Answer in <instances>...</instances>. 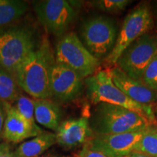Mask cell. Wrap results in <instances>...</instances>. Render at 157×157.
Instances as JSON below:
<instances>
[{"label": "cell", "instance_id": "10", "mask_svg": "<svg viewBox=\"0 0 157 157\" xmlns=\"http://www.w3.org/2000/svg\"><path fill=\"white\" fill-rule=\"evenodd\" d=\"M147 129L119 134H95L84 145L108 157H128L135 151Z\"/></svg>", "mask_w": 157, "mask_h": 157}, {"label": "cell", "instance_id": "3", "mask_svg": "<svg viewBox=\"0 0 157 157\" xmlns=\"http://www.w3.org/2000/svg\"><path fill=\"white\" fill-rule=\"evenodd\" d=\"M87 98L92 103H108L118 105L148 118L154 126L157 119L153 105H142L133 101L124 94L112 81L109 69L98 71L84 79Z\"/></svg>", "mask_w": 157, "mask_h": 157}, {"label": "cell", "instance_id": "23", "mask_svg": "<svg viewBox=\"0 0 157 157\" xmlns=\"http://www.w3.org/2000/svg\"><path fill=\"white\" fill-rule=\"evenodd\" d=\"M74 156L75 157H108L107 156H105V155H104L101 152L89 148L87 146H86L85 145L83 146L82 150Z\"/></svg>", "mask_w": 157, "mask_h": 157}, {"label": "cell", "instance_id": "14", "mask_svg": "<svg viewBox=\"0 0 157 157\" xmlns=\"http://www.w3.org/2000/svg\"><path fill=\"white\" fill-rule=\"evenodd\" d=\"M7 105V115L4 124L2 137L7 142L20 143L31 137H36L43 132L31 126L19 114L15 108L8 103Z\"/></svg>", "mask_w": 157, "mask_h": 157}, {"label": "cell", "instance_id": "5", "mask_svg": "<svg viewBox=\"0 0 157 157\" xmlns=\"http://www.w3.org/2000/svg\"><path fill=\"white\" fill-rule=\"evenodd\" d=\"M55 61L73 70L86 78L98 71L100 60L86 49L78 35L68 32L57 42L54 50Z\"/></svg>", "mask_w": 157, "mask_h": 157}, {"label": "cell", "instance_id": "8", "mask_svg": "<svg viewBox=\"0 0 157 157\" xmlns=\"http://www.w3.org/2000/svg\"><path fill=\"white\" fill-rule=\"evenodd\" d=\"M156 54L157 36L147 33L124 50L116 66L129 77L140 80L145 69Z\"/></svg>", "mask_w": 157, "mask_h": 157}, {"label": "cell", "instance_id": "16", "mask_svg": "<svg viewBox=\"0 0 157 157\" xmlns=\"http://www.w3.org/2000/svg\"><path fill=\"white\" fill-rule=\"evenodd\" d=\"M56 143V133L43 132L32 140L23 143L14 151L15 157H39Z\"/></svg>", "mask_w": 157, "mask_h": 157}, {"label": "cell", "instance_id": "25", "mask_svg": "<svg viewBox=\"0 0 157 157\" xmlns=\"http://www.w3.org/2000/svg\"><path fill=\"white\" fill-rule=\"evenodd\" d=\"M0 157H15L14 153L11 152L7 143L0 145Z\"/></svg>", "mask_w": 157, "mask_h": 157}, {"label": "cell", "instance_id": "31", "mask_svg": "<svg viewBox=\"0 0 157 157\" xmlns=\"http://www.w3.org/2000/svg\"><path fill=\"white\" fill-rule=\"evenodd\" d=\"M2 31H0V33H1V32H2Z\"/></svg>", "mask_w": 157, "mask_h": 157}, {"label": "cell", "instance_id": "19", "mask_svg": "<svg viewBox=\"0 0 157 157\" xmlns=\"http://www.w3.org/2000/svg\"><path fill=\"white\" fill-rule=\"evenodd\" d=\"M12 105L31 127L39 130H42V129L36 125L35 121L34 99H31L21 93Z\"/></svg>", "mask_w": 157, "mask_h": 157}, {"label": "cell", "instance_id": "1", "mask_svg": "<svg viewBox=\"0 0 157 157\" xmlns=\"http://www.w3.org/2000/svg\"><path fill=\"white\" fill-rule=\"evenodd\" d=\"M54 63V51L48 37L44 36L15 74L19 87L34 99L50 98V71Z\"/></svg>", "mask_w": 157, "mask_h": 157}, {"label": "cell", "instance_id": "4", "mask_svg": "<svg viewBox=\"0 0 157 157\" xmlns=\"http://www.w3.org/2000/svg\"><path fill=\"white\" fill-rule=\"evenodd\" d=\"M35 32L26 26H14L0 33V67L15 77L17 69L37 48Z\"/></svg>", "mask_w": 157, "mask_h": 157}, {"label": "cell", "instance_id": "17", "mask_svg": "<svg viewBox=\"0 0 157 157\" xmlns=\"http://www.w3.org/2000/svg\"><path fill=\"white\" fill-rule=\"evenodd\" d=\"M29 5L19 0H0V31L15 23L28 11Z\"/></svg>", "mask_w": 157, "mask_h": 157}, {"label": "cell", "instance_id": "27", "mask_svg": "<svg viewBox=\"0 0 157 157\" xmlns=\"http://www.w3.org/2000/svg\"><path fill=\"white\" fill-rule=\"evenodd\" d=\"M128 157H149V156H147V155L141 154V153L134 151L132 154L130 155V156H128Z\"/></svg>", "mask_w": 157, "mask_h": 157}, {"label": "cell", "instance_id": "12", "mask_svg": "<svg viewBox=\"0 0 157 157\" xmlns=\"http://www.w3.org/2000/svg\"><path fill=\"white\" fill-rule=\"evenodd\" d=\"M89 117H82L61 121L56 131V143L66 149L86 144L93 137Z\"/></svg>", "mask_w": 157, "mask_h": 157}, {"label": "cell", "instance_id": "30", "mask_svg": "<svg viewBox=\"0 0 157 157\" xmlns=\"http://www.w3.org/2000/svg\"><path fill=\"white\" fill-rule=\"evenodd\" d=\"M154 127H155V129H156V130L157 131V124H156V126H155Z\"/></svg>", "mask_w": 157, "mask_h": 157}, {"label": "cell", "instance_id": "26", "mask_svg": "<svg viewBox=\"0 0 157 157\" xmlns=\"http://www.w3.org/2000/svg\"><path fill=\"white\" fill-rule=\"evenodd\" d=\"M152 14H153V18H154V25L157 29V6L154 8V11L152 12Z\"/></svg>", "mask_w": 157, "mask_h": 157}, {"label": "cell", "instance_id": "28", "mask_svg": "<svg viewBox=\"0 0 157 157\" xmlns=\"http://www.w3.org/2000/svg\"><path fill=\"white\" fill-rule=\"evenodd\" d=\"M39 157H75V156H54V155H48V156H42Z\"/></svg>", "mask_w": 157, "mask_h": 157}, {"label": "cell", "instance_id": "18", "mask_svg": "<svg viewBox=\"0 0 157 157\" xmlns=\"http://www.w3.org/2000/svg\"><path fill=\"white\" fill-rule=\"evenodd\" d=\"M20 90L14 76L0 67V100L12 105L21 94Z\"/></svg>", "mask_w": 157, "mask_h": 157}, {"label": "cell", "instance_id": "15", "mask_svg": "<svg viewBox=\"0 0 157 157\" xmlns=\"http://www.w3.org/2000/svg\"><path fill=\"white\" fill-rule=\"evenodd\" d=\"M34 117L39 124L56 131L61 123L62 111L58 104L49 99H34Z\"/></svg>", "mask_w": 157, "mask_h": 157}, {"label": "cell", "instance_id": "6", "mask_svg": "<svg viewBox=\"0 0 157 157\" xmlns=\"http://www.w3.org/2000/svg\"><path fill=\"white\" fill-rule=\"evenodd\" d=\"M117 28L112 19L106 16H94L82 23L78 38L86 49L101 61L105 60L114 48Z\"/></svg>", "mask_w": 157, "mask_h": 157}, {"label": "cell", "instance_id": "29", "mask_svg": "<svg viewBox=\"0 0 157 157\" xmlns=\"http://www.w3.org/2000/svg\"><path fill=\"white\" fill-rule=\"evenodd\" d=\"M154 113H156V114L157 115V106H156V111H154Z\"/></svg>", "mask_w": 157, "mask_h": 157}, {"label": "cell", "instance_id": "20", "mask_svg": "<svg viewBox=\"0 0 157 157\" xmlns=\"http://www.w3.org/2000/svg\"><path fill=\"white\" fill-rule=\"evenodd\" d=\"M135 151L149 157H157V131L155 127H151L147 129L135 147Z\"/></svg>", "mask_w": 157, "mask_h": 157}, {"label": "cell", "instance_id": "13", "mask_svg": "<svg viewBox=\"0 0 157 157\" xmlns=\"http://www.w3.org/2000/svg\"><path fill=\"white\" fill-rule=\"evenodd\" d=\"M109 71L115 85L133 101L149 105L157 103V92L149 89L142 81L129 77L117 66L109 68Z\"/></svg>", "mask_w": 157, "mask_h": 157}, {"label": "cell", "instance_id": "11", "mask_svg": "<svg viewBox=\"0 0 157 157\" xmlns=\"http://www.w3.org/2000/svg\"><path fill=\"white\" fill-rule=\"evenodd\" d=\"M84 78L61 64L55 63L50 71L51 96L63 103L71 102L82 95Z\"/></svg>", "mask_w": 157, "mask_h": 157}, {"label": "cell", "instance_id": "2", "mask_svg": "<svg viewBox=\"0 0 157 157\" xmlns=\"http://www.w3.org/2000/svg\"><path fill=\"white\" fill-rule=\"evenodd\" d=\"M89 121L90 128L96 135L137 132L154 126L144 116L125 108L104 103L96 105Z\"/></svg>", "mask_w": 157, "mask_h": 157}, {"label": "cell", "instance_id": "9", "mask_svg": "<svg viewBox=\"0 0 157 157\" xmlns=\"http://www.w3.org/2000/svg\"><path fill=\"white\" fill-rule=\"evenodd\" d=\"M34 11L48 34L60 38L76 20L75 8L65 0H43L35 3Z\"/></svg>", "mask_w": 157, "mask_h": 157}, {"label": "cell", "instance_id": "22", "mask_svg": "<svg viewBox=\"0 0 157 157\" xmlns=\"http://www.w3.org/2000/svg\"><path fill=\"white\" fill-rule=\"evenodd\" d=\"M140 80L149 89L157 92V54L145 69Z\"/></svg>", "mask_w": 157, "mask_h": 157}, {"label": "cell", "instance_id": "24", "mask_svg": "<svg viewBox=\"0 0 157 157\" xmlns=\"http://www.w3.org/2000/svg\"><path fill=\"white\" fill-rule=\"evenodd\" d=\"M5 102L2 101L0 100V138L2 137L4 124L6 119V115H7V105H6Z\"/></svg>", "mask_w": 157, "mask_h": 157}, {"label": "cell", "instance_id": "7", "mask_svg": "<svg viewBox=\"0 0 157 157\" xmlns=\"http://www.w3.org/2000/svg\"><path fill=\"white\" fill-rule=\"evenodd\" d=\"M154 26V18L150 6L146 2L139 4L124 20L114 48L105 60L106 63L109 66L115 65L118 58L129 44L148 33Z\"/></svg>", "mask_w": 157, "mask_h": 157}, {"label": "cell", "instance_id": "21", "mask_svg": "<svg viewBox=\"0 0 157 157\" xmlns=\"http://www.w3.org/2000/svg\"><path fill=\"white\" fill-rule=\"evenodd\" d=\"M129 0H97L90 4L98 10L107 13H118L124 10L127 6L132 3Z\"/></svg>", "mask_w": 157, "mask_h": 157}]
</instances>
